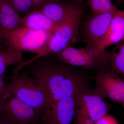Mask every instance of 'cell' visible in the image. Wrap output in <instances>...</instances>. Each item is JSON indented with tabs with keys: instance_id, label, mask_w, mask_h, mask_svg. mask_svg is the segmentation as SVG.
Masks as SVG:
<instances>
[{
	"instance_id": "obj_1",
	"label": "cell",
	"mask_w": 124,
	"mask_h": 124,
	"mask_svg": "<svg viewBox=\"0 0 124 124\" xmlns=\"http://www.w3.org/2000/svg\"><path fill=\"white\" fill-rule=\"evenodd\" d=\"M57 61L42 57L25 64L20 70L38 81L44 90L48 101L44 113L62 98L77 95L89 88L83 74L71 66Z\"/></svg>"
},
{
	"instance_id": "obj_2",
	"label": "cell",
	"mask_w": 124,
	"mask_h": 124,
	"mask_svg": "<svg viewBox=\"0 0 124 124\" xmlns=\"http://www.w3.org/2000/svg\"><path fill=\"white\" fill-rule=\"evenodd\" d=\"M13 72L6 85L7 93L33 107L42 117L48 103L43 88L38 81L23 70Z\"/></svg>"
},
{
	"instance_id": "obj_3",
	"label": "cell",
	"mask_w": 124,
	"mask_h": 124,
	"mask_svg": "<svg viewBox=\"0 0 124 124\" xmlns=\"http://www.w3.org/2000/svg\"><path fill=\"white\" fill-rule=\"evenodd\" d=\"M82 14V8L78 6L59 24L42 51L33 57L25 61L24 64L29 63L39 58L53 55L75 44L79 36Z\"/></svg>"
},
{
	"instance_id": "obj_4",
	"label": "cell",
	"mask_w": 124,
	"mask_h": 124,
	"mask_svg": "<svg viewBox=\"0 0 124 124\" xmlns=\"http://www.w3.org/2000/svg\"><path fill=\"white\" fill-rule=\"evenodd\" d=\"M110 108L105 99L89 87L78 95L73 124H94Z\"/></svg>"
},
{
	"instance_id": "obj_5",
	"label": "cell",
	"mask_w": 124,
	"mask_h": 124,
	"mask_svg": "<svg viewBox=\"0 0 124 124\" xmlns=\"http://www.w3.org/2000/svg\"><path fill=\"white\" fill-rule=\"evenodd\" d=\"M52 55L57 61L71 66L99 71L108 66L107 50L99 53L86 46L80 48L69 46Z\"/></svg>"
},
{
	"instance_id": "obj_6",
	"label": "cell",
	"mask_w": 124,
	"mask_h": 124,
	"mask_svg": "<svg viewBox=\"0 0 124 124\" xmlns=\"http://www.w3.org/2000/svg\"><path fill=\"white\" fill-rule=\"evenodd\" d=\"M52 34L33 31L21 25L5 33V44L7 47L36 55L42 51Z\"/></svg>"
},
{
	"instance_id": "obj_7",
	"label": "cell",
	"mask_w": 124,
	"mask_h": 124,
	"mask_svg": "<svg viewBox=\"0 0 124 124\" xmlns=\"http://www.w3.org/2000/svg\"><path fill=\"white\" fill-rule=\"evenodd\" d=\"M0 116L13 124H41V116L33 107L7 92L0 106Z\"/></svg>"
},
{
	"instance_id": "obj_8",
	"label": "cell",
	"mask_w": 124,
	"mask_h": 124,
	"mask_svg": "<svg viewBox=\"0 0 124 124\" xmlns=\"http://www.w3.org/2000/svg\"><path fill=\"white\" fill-rule=\"evenodd\" d=\"M95 87L93 90L104 99L124 104V79L109 67L98 71L94 77Z\"/></svg>"
},
{
	"instance_id": "obj_9",
	"label": "cell",
	"mask_w": 124,
	"mask_h": 124,
	"mask_svg": "<svg viewBox=\"0 0 124 124\" xmlns=\"http://www.w3.org/2000/svg\"><path fill=\"white\" fill-rule=\"evenodd\" d=\"M115 13L93 15L85 22L82 36L86 46L97 51L105 37Z\"/></svg>"
},
{
	"instance_id": "obj_10",
	"label": "cell",
	"mask_w": 124,
	"mask_h": 124,
	"mask_svg": "<svg viewBox=\"0 0 124 124\" xmlns=\"http://www.w3.org/2000/svg\"><path fill=\"white\" fill-rule=\"evenodd\" d=\"M79 94L65 97L59 100L42 116L41 124H71Z\"/></svg>"
},
{
	"instance_id": "obj_11",
	"label": "cell",
	"mask_w": 124,
	"mask_h": 124,
	"mask_svg": "<svg viewBox=\"0 0 124 124\" xmlns=\"http://www.w3.org/2000/svg\"><path fill=\"white\" fill-rule=\"evenodd\" d=\"M124 39V10L118 9L114 14L106 34L97 52L104 53L108 47L117 44Z\"/></svg>"
},
{
	"instance_id": "obj_12",
	"label": "cell",
	"mask_w": 124,
	"mask_h": 124,
	"mask_svg": "<svg viewBox=\"0 0 124 124\" xmlns=\"http://www.w3.org/2000/svg\"><path fill=\"white\" fill-rule=\"evenodd\" d=\"M41 6L40 10L52 21L60 24L78 6L64 3L57 0H49L43 2Z\"/></svg>"
},
{
	"instance_id": "obj_13",
	"label": "cell",
	"mask_w": 124,
	"mask_h": 124,
	"mask_svg": "<svg viewBox=\"0 0 124 124\" xmlns=\"http://www.w3.org/2000/svg\"><path fill=\"white\" fill-rule=\"evenodd\" d=\"M59 24L52 21L40 10L31 11L22 19V25L28 29L52 33Z\"/></svg>"
},
{
	"instance_id": "obj_14",
	"label": "cell",
	"mask_w": 124,
	"mask_h": 124,
	"mask_svg": "<svg viewBox=\"0 0 124 124\" xmlns=\"http://www.w3.org/2000/svg\"><path fill=\"white\" fill-rule=\"evenodd\" d=\"M22 17L8 0H0V27L4 34L22 25Z\"/></svg>"
},
{
	"instance_id": "obj_15",
	"label": "cell",
	"mask_w": 124,
	"mask_h": 124,
	"mask_svg": "<svg viewBox=\"0 0 124 124\" xmlns=\"http://www.w3.org/2000/svg\"><path fill=\"white\" fill-rule=\"evenodd\" d=\"M108 65L124 79V39L111 51H108Z\"/></svg>"
},
{
	"instance_id": "obj_16",
	"label": "cell",
	"mask_w": 124,
	"mask_h": 124,
	"mask_svg": "<svg viewBox=\"0 0 124 124\" xmlns=\"http://www.w3.org/2000/svg\"><path fill=\"white\" fill-rule=\"evenodd\" d=\"M23 62L22 51L10 48L4 50L0 53V77L9 66L13 65L17 66Z\"/></svg>"
},
{
	"instance_id": "obj_17",
	"label": "cell",
	"mask_w": 124,
	"mask_h": 124,
	"mask_svg": "<svg viewBox=\"0 0 124 124\" xmlns=\"http://www.w3.org/2000/svg\"><path fill=\"white\" fill-rule=\"evenodd\" d=\"M93 15L115 13L118 9L111 0H87Z\"/></svg>"
},
{
	"instance_id": "obj_18",
	"label": "cell",
	"mask_w": 124,
	"mask_h": 124,
	"mask_svg": "<svg viewBox=\"0 0 124 124\" xmlns=\"http://www.w3.org/2000/svg\"><path fill=\"white\" fill-rule=\"evenodd\" d=\"M20 15L28 13L33 8L31 0H8Z\"/></svg>"
},
{
	"instance_id": "obj_19",
	"label": "cell",
	"mask_w": 124,
	"mask_h": 124,
	"mask_svg": "<svg viewBox=\"0 0 124 124\" xmlns=\"http://www.w3.org/2000/svg\"><path fill=\"white\" fill-rule=\"evenodd\" d=\"M94 124H119L117 120L113 116L107 114L98 120Z\"/></svg>"
},
{
	"instance_id": "obj_20",
	"label": "cell",
	"mask_w": 124,
	"mask_h": 124,
	"mask_svg": "<svg viewBox=\"0 0 124 124\" xmlns=\"http://www.w3.org/2000/svg\"><path fill=\"white\" fill-rule=\"evenodd\" d=\"M0 77V106L7 94L6 85L4 84Z\"/></svg>"
},
{
	"instance_id": "obj_21",
	"label": "cell",
	"mask_w": 124,
	"mask_h": 124,
	"mask_svg": "<svg viewBox=\"0 0 124 124\" xmlns=\"http://www.w3.org/2000/svg\"><path fill=\"white\" fill-rule=\"evenodd\" d=\"M31 1L34 8L41 6L44 1V0H31Z\"/></svg>"
},
{
	"instance_id": "obj_22",
	"label": "cell",
	"mask_w": 124,
	"mask_h": 124,
	"mask_svg": "<svg viewBox=\"0 0 124 124\" xmlns=\"http://www.w3.org/2000/svg\"><path fill=\"white\" fill-rule=\"evenodd\" d=\"M4 43L5 44L4 32L0 27V46H2Z\"/></svg>"
},
{
	"instance_id": "obj_23",
	"label": "cell",
	"mask_w": 124,
	"mask_h": 124,
	"mask_svg": "<svg viewBox=\"0 0 124 124\" xmlns=\"http://www.w3.org/2000/svg\"><path fill=\"white\" fill-rule=\"evenodd\" d=\"M0 124H13L8 120L0 116Z\"/></svg>"
},
{
	"instance_id": "obj_24",
	"label": "cell",
	"mask_w": 124,
	"mask_h": 124,
	"mask_svg": "<svg viewBox=\"0 0 124 124\" xmlns=\"http://www.w3.org/2000/svg\"><path fill=\"white\" fill-rule=\"evenodd\" d=\"M4 49L2 48V46H0V53L4 50Z\"/></svg>"
},
{
	"instance_id": "obj_25",
	"label": "cell",
	"mask_w": 124,
	"mask_h": 124,
	"mask_svg": "<svg viewBox=\"0 0 124 124\" xmlns=\"http://www.w3.org/2000/svg\"><path fill=\"white\" fill-rule=\"evenodd\" d=\"M76 2H80L82 1V0H75Z\"/></svg>"
},
{
	"instance_id": "obj_26",
	"label": "cell",
	"mask_w": 124,
	"mask_h": 124,
	"mask_svg": "<svg viewBox=\"0 0 124 124\" xmlns=\"http://www.w3.org/2000/svg\"><path fill=\"white\" fill-rule=\"evenodd\" d=\"M122 107H123V109H124V104H122Z\"/></svg>"
},
{
	"instance_id": "obj_27",
	"label": "cell",
	"mask_w": 124,
	"mask_h": 124,
	"mask_svg": "<svg viewBox=\"0 0 124 124\" xmlns=\"http://www.w3.org/2000/svg\"><path fill=\"white\" fill-rule=\"evenodd\" d=\"M57 0L61 1V0Z\"/></svg>"
}]
</instances>
